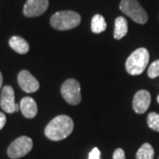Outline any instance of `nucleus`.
I'll return each instance as SVG.
<instances>
[{
    "label": "nucleus",
    "instance_id": "9d476101",
    "mask_svg": "<svg viewBox=\"0 0 159 159\" xmlns=\"http://www.w3.org/2000/svg\"><path fill=\"white\" fill-rule=\"evenodd\" d=\"M151 96L147 90H139L133 99V109L138 114L145 113L149 108Z\"/></svg>",
    "mask_w": 159,
    "mask_h": 159
},
{
    "label": "nucleus",
    "instance_id": "4468645a",
    "mask_svg": "<svg viewBox=\"0 0 159 159\" xmlns=\"http://www.w3.org/2000/svg\"><path fill=\"white\" fill-rule=\"evenodd\" d=\"M107 29V24L104 18L100 14H96L91 20V30L95 34H100Z\"/></svg>",
    "mask_w": 159,
    "mask_h": 159
},
{
    "label": "nucleus",
    "instance_id": "412c9836",
    "mask_svg": "<svg viewBox=\"0 0 159 159\" xmlns=\"http://www.w3.org/2000/svg\"><path fill=\"white\" fill-rule=\"evenodd\" d=\"M2 84H3V75H2L1 72H0V89L2 88Z\"/></svg>",
    "mask_w": 159,
    "mask_h": 159
},
{
    "label": "nucleus",
    "instance_id": "9b49d317",
    "mask_svg": "<svg viewBox=\"0 0 159 159\" xmlns=\"http://www.w3.org/2000/svg\"><path fill=\"white\" fill-rule=\"evenodd\" d=\"M20 107L23 116L27 119L34 118L38 111L37 104L32 97H23L20 102Z\"/></svg>",
    "mask_w": 159,
    "mask_h": 159
},
{
    "label": "nucleus",
    "instance_id": "aec40b11",
    "mask_svg": "<svg viewBox=\"0 0 159 159\" xmlns=\"http://www.w3.org/2000/svg\"><path fill=\"white\" fill-rule=\"evenodd\" d=\"M6 123V117L3 112H0V130L5 126Z\"/></svg>",
    "mask_w": 159,
    "mask_h": 159
},
{
    "label": "nucleus",
    "instance_id": "f257e3e1",
    "mask_svg": "<svg viewBox=\"0 0 159 159\" xmlns=\"http://www.w3.org/2000/svg\"><path fill=\"white\" fill-rule=\"evenodd\" d=\"M74 121L69 116L59 115L47 125L44 134L48 139L58 142L68 137L74 130Z\"/></svg>",
    "mask_w": 159,
    "mask_h": 159
},
{
    "label": "nucleus",
    "instance_id": "39448f33",
    "mask_svg": "<svg viewBox=\"0 0 159 159\" xmlns=\"http://www.w3.org/2000/svg\"><path fill=\"white\" fill-rule=\"evenodd\" d=\"M33 148V141L28 136H20L14 140L7 149V155L10 158L17 159L29 154Z\"/></svg>",
    "mask_w": 159,
    "mask_h": 159
},
{
    "label": "nucleus",
    "instance_id": "6ab92c4d",
    "mask_svg": "<svg viewBox=\"0 0 159 159\" xmlns=\"http://www.w3.org/2000/svg\"><path fill=\"white\" fill-rule=\"evenodd\" d=\"M100 156H101L100 150L97 148H94L89 153V159H100Z\"/></svg>",
    "mask_w": 159,
    "mask_h": 159
},
{
    "label": "nucleus",
    "instance_id": "f8f14e48",
    "mask_svg": "<svg viewBox=\"0 0 159 159\" xmlns=\"http://www.w3.org/2000/svg\"><path fill=\"white\" fill-rule=\"evenodd\" d=\"M9 45L19 54H26L29 51V43L20 36L14 35L11 37V39L9 40Z\"/></svg>",
    "mask_w": 159,
    "mask_h": 159
},
{
    "label": "nucleus",
    "instance_id": "dca6fc26",
    "mask_svg": "<svg viewBox=\"0 0 159 159\" xmlns=\"http://www.w3.org/2000/svg\"><path fill=\"white\" fill-rule=\"evenodd\" d=\"M147 123L149 128L159 132V114L157 112H150L147 118Z\"/></svg>",
    "mask_w": 159,
    "mask_h": 159
},
{
    "label": "nucleus",
    "instance_id": "423d86ee",
    "mask_svg": "<svg viewBox=\"0 0 159 159\" xmlns=\"http://www.w3.org/2000/svg\"><path fill=\"white\" fill-rule=\"evenodd\" d=\"M61 95L69 104H79L81 101L80 85L79 81L74 79L66 80L61 86Z\"/></svg>",
    "mask_w": 159,
    "mask_h": 159
},
{
    "label": "nucleus",
    "instance_id": "f3484780",
    "mask_svg": "<svg viewBox=\"0 0 159 159\" xmlns=\"http://www.w3.org/2000/svg\"><path fill=\"white\" fill-rule=\"evenodd\" d=\"M148 75L149 78L155 79L159 76V59L154 61L148 69Z\"/></svg>",
    "mask_w": 159,
    "mask_h": 159
},
{
    "label": "nucleus",
    "instance_id": "0eeeda50",
    "mask_svg": "<svg viewBox=\"0 0 159 159\" xmlns=\"http://www.w3.org/2000/svg\"><path fill=\"white\" fill-rule=\"evenodd\" d=\"M49 7V0H28L23 8L27 17H37L43 14Z\"/></svg>",
    "mask_w": 159,
    "mask_h": 159
},
{
    "label": "nucleus",
    "instance_id": "1a4fd4ad",
    "mask_svg": "<svg viewBox=\"0 0 159 159\" xmlns=\"http://www.w3.org/2000/svg\"><path fill=\"white\" fill-rule=\"evenodd\" d=\"M0 105L3 111L7 113H13L15 112V97H14V90L12 87L7 85L3 87L1 91L0 97Z\"/></svg>",
    "mask_w": 159,
    "mask_h": 159
},
{
    "label": "nucleus",
    "instance_id": "ddd939ff",
    "mask_svg": "<svg viewBox=\"0 0 159 159\" xmlns=\"http://www.w3.org/2000/svg\"><path fill=\"white\" fill-rule=\"evenodd\" d=\"M128 27L127 20L122 16H119L115 20V28H114V38L117 40L121 39L127 34Z\"/></svg>",
    "mask_w": 159,
    "mask_h": 159
},
{
    "label": "nucleus",
    "instance_id": "20e7f679",
    "mask_svg": "<svg viewBox=\"0 0 159 159\" xmlns=\"http://www.w3.org/2000/svg\"><path fill=\"white\" fill-rule=\"evenodd\" d=\"M119 9L136 23L145 24L148 21V13L137 0H121Z\"/></svg>",
    "mask_w": 159,
    "mask_h": 159
},
{
    "label": "nucleus",
    "instance_id": "2eb2a0df",
    "mask_svg": "<svg viewBox=\"0 0 159 159\" xmlns=\"http://www.w3.org/2000/svg\"><path fill=\"white\" fill-rule=\"evenodd\" d=\"M155 152L152 146L146 142L142 144L136 153V159H154Z\"/></svg>",
    "mask_w": 159,
    "mask_h": 159
},
{
    "label": "nucleus",
    "instance_id": "6e6552de",
    "mask_svg": "<svg viewBox=\"0 0 159 159\" xmlns=\"http://www.w3.org/2000/svg\"><path fill=\"white\" fill-rule=\"evenodd\" d=\"M18 83L23 91L27 93H34L39 89L38 80L27 70H22L18 74Z\"/></svg>",
    "mask_w": 159,
    "mask_h": 159
},
{
    "label": "nucleus",
    "instance_id": "a211bd4d",
    "mask_svg": "<svg viewBox=\"0 0 159 159\" xmlns=\"http://www.w3.org/2000/svg\"><path fill=\"white\" fill-rule=\"evenodd\" d=\"M113 159H125V151L122 148H117L113 153Z\"/></svg>",
    "mask_w": 159,
    "mask_h": 159
},
{
    "label": "nucleus",
    "instance_id": "7ed1b4c3",
    "mask_svg": "<svg viewBox=\"0 0 159 159\" xmlns=\"http://www.w3.org/2000/svg\"><path fill=\"white\" fill-rule=\"evenodd\" d=\"M80 21V15L74 11H57L51 18V27L61 31L74 29L79 26Z\"/></svg>",
    "mask_w": 159,
    "mask_h": 159
},
{
    "label": "nucleus",
    "instance_id": "f03ea898",
    "mask_svg": "<svg viewBox=\"0 0 159 159\" xmlns=\"http://www.w3.org/2000/svg\"><path fill=\"white\" fill-rule=\"evenodd\" d=\"M149 61V53L145 48H139L134 51L125 61L126 72L131 75L142 74Z\"/></svg>",
    "mask_w": 159,
    "mask_h": 159
},
{
    "label": "nucleus",
    "instance_id": "4be33fe9",
    "mask_svg": "<svg viewBox=\"0 0 159 159\" xmlns=\"http://www.w3.org/2000/svg\"><path fill=\"white\" fill-rule=\"evenodd\" d=\"M157 102L159 103V95H158V97H157Z\"/></svg>",
    "mask_w": 159,
    "mask_h": 159
}]
</instances>
